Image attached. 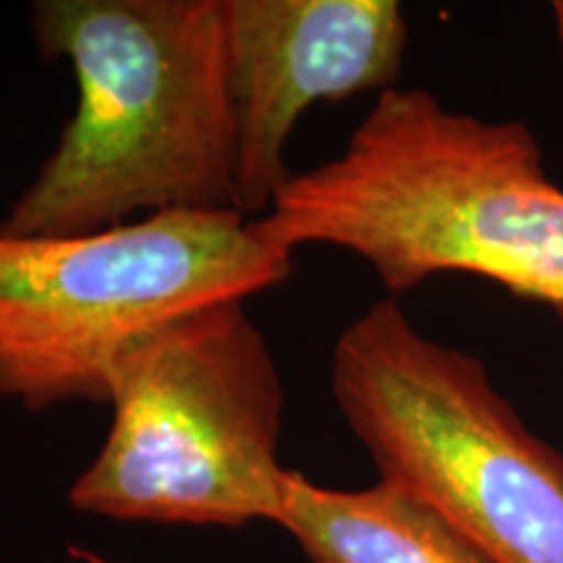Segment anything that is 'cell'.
<instances>
[{"label": "cell", "mask_w": 563, "mask_h": 563, "mask_svg": "<svg viewBox=\"0 0 563 563\" xmlns=\"http://www.w3.org/2000/svg\"><path fill=\"white\" fill-rule=\"evenodd\" d=\"M253 224L290 253H355L391 295L456 272L563 311V186L538 136L428 89L382 91L347 146L292 173Z\"/></svg>", "instance_id": "cell-1"}, {"label": "cell", "mask_w": 563, "mask_h": 563, "mask_svg": "<svg viewBox=\"0 0 563 563\" xmlns=\"http://www.w3.org/2000/svg\"><path fill=\"white\" fill-rule=\"evenodd\" d=\"M42 55L79 102L11 203L9 235H87L141 211H238L222 0H40Z\"/></svg>", "instance_id": "cell-2"}, {"label": "cell", "mask_w": 563, "mask_h": 563, "mask_svg": "<svg viewBox=\"0 0 563 563\" xmlns=\"http://www.w3.org/2000/svg\"><path fill=\"white\" fill-rule=\"evenodd\" d=\"M295 253L241 211H157L87 235L0 230V397L110 405L133 347L183 316L285 285Z\"/></svg>", "instance_id": "cell-3"}, {"label": "cell", "mask_w": 563, "mask_h": 563, "mask_svg": "<svg viewBox=\"0 0 563 563\" xmlns=\"http://www.w3.org/2000/svg\"><path fill=\"white\" fill-rule=\"evenodd\" d=\"M332 394L382 481L483 559L563 563V452L530 431L481 357L382 300L334 342Z\"/></svg>", "instance_id": "cell-4"}, {"label": "cell", "mask_w": 563, "mask_h": 563, "mask_svg": "<svg viewBox=\"0 0 563 563\" xmlns=\"http://www.w3.org/2000/svg\"><path fill=\"white\" fill-rule=\"evenodd\" d=\"M102 452L68 498L118 522L279 525L285 384L245 298L167 323L118 365Z\"/></svg>", "instance_id": "cell-5"}, {"label": "cell", "mask_w": 563, "mask_h": 563, "mask_svg": "<svg viewBox=\"0 0 563 563\" xmlns=\"http://www.w3.org/2000/svg\"><path fill=\"white\" fill-rule=\"evenodd\" d=\"M235 112V199L264 217L292 173L285 150L316 102L394 89L410 26L397 0H222Z\"/></svg>", "instance_id": "cell-6"}, {"label": "cell", "mask_w": 563, "mask_h": 563, "mask_svg": "<svg viewBox=\"0 0 563 563\" xmlns=\"http://www.w3.org/2000/svg\"><path fill=\"white\" fill-rule=\"evenodd\" d=\"M279 527L311 563H490L397 485L336 490L285 473Z\"/></svg>", "instance_id": "cell-7"}, {"label": "cell", "mask_w": 563, "mask_h": 563, "mask_svg": "<svg viewBox=\"0 0 563 563\" xmlns=\"http://www.w3.org/2000/svg\"><path fill=\"white\" fill-rule=\"evenodd\" d=\"M553 24H555V40H559V53L563 60V0L553 3Z\"/></svg>", "instance_id": "cell-8"}]
</instances>
